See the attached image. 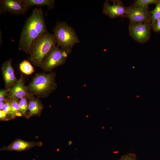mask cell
<instances>
[{
	"label": "cell",
	"mask_w": 160,
	"mask_h": 160,
	"mask_svg": "<svg viewBox=\"0 0 160 160\" xmlns=\"http://www.w3.org/2000/svg\"><path fill=\"white\" fill-rule=\"evenodd\" d=\"M27 10L21 0H0V15L8 12L16 15H24Z\"/></svg>",
	"instance_id": "obj_9"
},
{
	"label": "cell",
	"mask_w": 160,
	"mask_h": 160,
	"mask_svg": "<svg viewBox=\"0 0 160 160\" xmlns=\"http://www.w3.org/2000/svg\"><path fill=\"white\" fill-rule=\"evenodd\" d=\"M31 63L29 61L26 60L22 61L19 65L20 71L27 75L32 74L34 72V69Z\"/></svg>",
	"instance_id": "obj_15"
},
{
	"label": "cell",
	"mask_w": 160,
	"mask_h": 160,
	"mask_svg": "<svg viewBox=\"0 0 160 160\" xmlns=\"http://www.w3.org/2000/svg\"><path fill=\"white\" fill-rule=\"evenodd\" d=\"M47 31L42 9L36 8L25 20L20 36L19 49L29 55L30 46L33 41Z\"/></svg>",
	"instance_id": "obj_1"
},
{
	"label": "cell",
	"mask_w": 160,
	"mask_h": 160,
	"mask_svg": "<svg viewBox=\"0 0 160 160\" xmlns=\"http://www.w3.org/2000/svg\"><path fill=\"white\" fill-rule=\"evenodd\" d=\"M11 104V118L13 119L18 116H21L20 111L18 100L14 98L10 99Z\"/></svg>",
	"instance_id": "obj_17"
},
{
	"label": "cell",
	"mask_w": 160,
	"mask_h": 160,
	"mask_svg": "<svg viewBox=\"0 0 160 160\" xmlns=\"http://www.w3.org/2000/svg\"><path fill=\"white\" fill-rule=\"evenodd\" d=\"M0 120L1 121H7L9 120L6 113L3 110L0 111Z\"/></svg>",
	"instance_id": "obj_23"
},
{
	"label": "cell",
	"mask_w": 160,
	"mask_h": 160,
	"mask_svg": "<svg viewBox=\"0 0 160 160\" xmlns=\"http://www.w3.org/2000/svg\"><path fill=\"white\" fill-rule=\"evenodd\" d=\"M27 10L32 6H47L49 9L53 8L55 1L53 0H21Z\"/></svg>",
	"instance_id": "obj_14"
},
{
	"label": "cell",
	"mask_w": 160,
	"mask_h": 160,
	"mask_svg": "<svg viewBox=\"0 0 160 160\" xmlns=\"http://www.w3.org/2000/svg\"><path fill=\"white\" fill-rule=\"evenodd\" d=\"M2 110L6 113L7 116L9 120L11 118V104L10 99L7 97L5 102L4 104Z\"/></svg>",
	"instance_id": "obj_20"
},
{
	"label": "cell",
	"mask_w": 160,
	"mask_h": 160,
	"mask_svg": "<svg viewBox=\"0 0 160 160\" xmlns=\"http://www.w3.org/2000/svg\"><path fill=\"white\" fill-rule=\"evenodd\" d=\"M42 145L43 143L41 142H28L17 139L8 145L3 147L0 149V151L20 152L28 150L35 146H41Z\"/></svg>",
	"instance_id": "obj_10"
},
{
	"label": "cell",
	"mask_w": 160,
	"mask_h": 160,
	"mask_svg": "<svg viewBox=\"0 0 160 160\" xmlns=\"http://www.w3.org/2000/svg\"><path fill=\"white\" fill-rule=\"evenodd\" d=\"M126 17L129 19L130 23H151V11L148 7H136L132 5L127 7Z\"/></svg>",
	"instance_id": "obj_7"
},
{
	"label": "cell",
	"mask_w": 160,
	"mask_h": 160,
	"mask_svg": "<svg viewBox=\"0 0 160 160\" xmlns=\"http://www.w3.org/2000/svg\"><path fill=\"white\" fill-rule=\"evenodd\" d=\"M158 1V0H137L133 5L136 7H148L150 4H156Z\"/></svg>",
	"instance_id": "obj_19"
},
{
	"label": "cell",
	"mask_w": 160,
	"mask_h": 160,
	"mask_svg": "<svg viewBox=\"0 0 160 160\" xmlns=\"http://www.w3.org/2000/svg\"><path fill=\"white\" fill-rule=\"evenodd\" d=\"M151 24L152 28L156 25L157 20L160 18V0H158L154 9L151 11Z\"/></svg>",
	"instance_id": "obj_16"
},
{
	"label": "cell",
	"mask_w": 160,
	"mask_h": 160,
	"mask_svg": "<svg viewBox=\"0 0 160 160\" xmlns=\"http://www.w3.org/2000/svg\"><path fill=\"white\" fill-rule=\"evenodd\" d=\"M152 28L151 23H130L129 31L130 35L137 41L144 43L149 39Z\"/></svg>",
	"instance_id": "obj_6"
},
{
	"label": "cell",
	"mask_w": 160,
	"mask_h": 160,
	"mask_svg": "<svg viewBox=\"0 0 160 160\" xmlns=\"http://www.w3.org/2000/svg\"><path fill=\"white\" fill-rule=\"evenodd\" d=\"M43 109L41 100L33 96L28 97V110L26 118H29L34 116H40Z\"/></svg>",
	"instance_id": "obj_13"
},
{
	"label": "cell",
	"mask_w": 160,
	"mask_h": 160,
	"mask_svg": "<svg viewBox=\"0 0 160 160\" xmlns=\"http://www.w3.org/2000/svg\"><path fill=\"white\" fill-rule=\"evenodd\" d=\"M24 80L23 76L21 75L16 83L9 90L8 98L10 99L15 98L18 100L29 96Z\"/></svg>",
	"instance_id": "obj_12"
},
{
	"label": "cell",
	"mask_w": 160,
	"mask_h": 160,
	"mask_svg": "<svg viewBox=\"0 0 160 160\" xmlns=\"http://www.w3.org/2000/svg\"><path fill=\"white\" fill-rule=\"evenodd\" d=\"M119 160H137L136 156L133 153H128L122 156Z\"/></svg>",
	"instance_id": "obj_22"
},
{
	"label": "cell",
	"mask_w": 160,
	"mask_h": 160,
	"mask_svg": "<svg viewBox=\"0 0 160 160\" xmlns=\"http://www.w3.org/2000/svg\"><path fill=\"white\" fill-rule=\"evenodd\" d=\"M5 102L0 101V110H2L4 104Z\"/></svg>",
	"instance_id": "obj_25"
},
{
	"label": "cell",
	"mask_w": 160,
	"mask_h": 160,
	"mask_svg": "<svg viewBox=\"0 0 160 160\" xmlns=\"http://www.w3.org/2000/svg\"><path fill=\"white\" fill-rule=\"evenodd\" d=\"M56 76L54 71L36 75L26 86L29 96L43 98L48 96L57 87Z\"/></svg>",
	"instance_id": "obj_3"
},
{
	"label": "cell",
	"mask_w": 160,
	"mask_h": 160,
	"mask_svg": "<svg viewBox=\"0 0 160 160\" xmlns=\"http://www.w3.org/2000/svg\"><path fill=\"white\" fill-rule=\"evenodd\" d=\"M9 95V90L5 89H1L0 90V101L5 102Z\"/></svg>",
	"instance_id": "obj_21"
},
{
	"label": "cell",
	"mask_w": 160,
	"mask_h": 160,
	"mask_svg": "<svg viewBox=\"0 0 160 160\" xmlns=\"http://www.w3.org/2000/svg\"><path fill=\"white\" fill-rule=\"evenodd\" d=\"M153 29L156 32L160 31V18L158 20L156 25Z\"/></svg>",
	"instance_id": "obj_24"
},
{
	"label": "cell",
	"mask_w": 160,
	"mask_h": 160,
	"mask_svg": "<svg viewBox=\"0 0 160 160\" xmlns=\"http://www.w3.org/2000/svg\"><path fill=\"white\" fill-rule=\"evenodd\" d=\"M111 4L107 0L104 3L103 12L111 18L117 17H126L127 7H125L123 3L120 0H112Z\"/></svg>",
	"instance_id": "obj_8"
},
{
	"label": "cell",
	"mask_w": 160,
	"mask_h": 160,
	"mask_svg": "<svg viewBox=\"0 0 160 160\" xmlns=\"http://www.w3.org/2000/svg\"><path fill=\"white\" fill-rule=\"evenodd\" d=\"M57 45L54 34L48 31L45 32L31 43L29 61L35 66L40 68L45 57Z\"/></svg>",
	"instance_id": "obj_2"
},
{
	"label": "cell",
	"mask_w": 160,
	"mask_h": 160,
	"mask_svg": "<svg viewBox=\"0 0 160 160\" xmlns=\"http://www.w3.org/2000/svg\"><path fill=\"white\" fill-rule=\"evenodd\" d=\"M68 55L65 51L56 46L45 57L40 68L44 71L51 72L65 63Z\"/></svg>",
	"instance_id": "obj_5"
},
{
	"label": "cell",
	"mask_w": 160,
	"mask_h": 160,
	"mask_svg": "<svg viewBox=\"0 0 160 160\" xmlns=\"http://www.w3.org/2000/svg\"><path fill=\"white\" fill-rule=\"evenodd\" d=\"M1 70L5 82V89L9 90L18 80L16 77L12 65L11 59L2 63Z\"/></svg>",
	"instance_id": "obj_11"
},
{
	"label": "cell",
	"mask_w": 160,
	"mask_h": 160,
	"mask_svg": "<svg viewBox=\"0 0 160 160\" xmlns=\"http://www.w3.org/2000/svg\"><path fill=\"white\" fill-rule=\"evenodd\" d=\"M28 97L22 98L19 102L20 111L21 116L26 118L28 110Z\"/></svg>",
	"instance_id": "obj_18"
},
{
	"label": "cell",
	"mask_w": 160,
	"mask_h": 160,
	"mask_svg": "<svg viewBox=\"0 0 160 160\" xmlns=\"http://www.w3.org/2000/svg\"><path fill=\"white\" fill-rule=\"evenodd\" d=\"M52 31L57 46L68 55L71 52L73 46L79 42L74 30L65 22H58Z\"/></svg>",
	"instance_id": "obj_4"
}]
</instances>
